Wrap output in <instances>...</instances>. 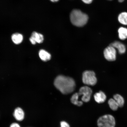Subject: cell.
Returning <instances> with one entry per match:
<instances>
[{"instance_id":"obj_11","label":"cell","mask_w":127,"mask_h":127,"mask_svg":"<svg viewBox=\"0 0 127 127\" xmlns=\"http://www.w3.org/2000/svg\"><path fill=\"white\" fill-rule=\"evenodd\" d=\"M39 55L40 59L44 61H47L51 58V55L48 52L44 50L39 51Z\"/></svg>"},{"instance_id":"obj_18","label":"cell","mask_w":127,"mask_h":127,"mask_svg":"<svg viewBox=\"0 0 127 127\" xmlns=\"http://www.w3.org/2000/svg\"><path fill=\"white\" fill-rule=\"evenodd\" d=\"M60 127H70L69 124L64 121L60 122Z\"/></svg>"},{"instance_id":"obj_19","label":"cell","mask_w":127,"mask_h":127,"mask_svg":"<svg viewBox=\"0 0 127 127\" xmlns=\"http://www.w3.org/2000/svg\"><path fill=\"white\" fill-rule=\"evenodd\" d=\"M9 127H21V126L19 124L15 123H12Z\"/></svg>"},{"instance_id":"obj_17","label":"cell","mask_w":127,"mask_h":127,"mask_svg":"<svg viewBox=\"0 0 127 127\" xmlns=\"http://www.w3.org/2000/svg\"><path fill=\"white\" fill-rule=\"evenodd\" d=\"M108 104L110 108L113 111H117L119 107L118 104L114 98L109 99L108 101Z\"/></svg>"},{"instance_id":"obj_15","label":"cell","mask_w":127,"mask_h":127,"mask_svg":"<svg viewBox=\"0 0 127 127\" xmlns=\"http://www.w3.org/2000/svg\"><path fill=\"white\" fill-rule=\"evenodd\" d=\"M119 36L120 39L125 40L127 38V29L124 27L119 28L118 30Z\"/></svg>"},{"instance_id":"obj_20","label":"cell","mask_w":127,"mask_h":127,"mask_svg":"<svg viewBox=\"0 0 127 127\" xmlns=\"http://www.w3.org/2000/svg\"><path fill=\"white\" fill-rule=\"evenodd\" d=\"M82 1L86 4H90L92 2L93 0H82Z\"/></svg>"},{"instance_id":"obj_16","label":"cell","mask_w":127,"mask_h":127,"mask_svg":"<svg viewBox=\"0 0 127 127\" xmlns=\"http://www.w3.org/2000/svg\"><path fill=\"white\" fill-rule=\"evenodd\" d=\"M118 20L120 23L125 25H127V12H123L118 16Z\"/></svg>"},{"instance_id":"obj_6","label":"cell","mask_w":127,"mask_h":127,"mask_svg":"<svg viewBox=\"0 0 127 127\" xmlns=\"http://www.w3.org/2000/svg\"><path fill=\"white\" fill-rule=\"evenodd\" d=\"M104 55L105 58L108 61H114L116 59V50L111 46L109 45L104 49Z\"/></svg>"},{"instance_id":"obj_12","label":"cell","mask_w":127,"mask_h":127,"mask_svg":"<svg viewBox=\"0 0 127 127\" xmlns=\"http://www.w3.org/2000/svg\"><path fill=\"white\" fill-rule=\"evenodd\" d=\"M79 96L78 93H74L71 98V101L73 104L79 107L82 106L83 104V101L79 100Z\"/></svg>"},{"instance_id":"obj_10","label":"cell","mask_w":127,"mask_h":127,"mask_svg":"<svg viewBox=\"0 0 127 127\" xmlns=\"http://www.w3.org/2000/svg\"><path fill=\"white\" fill-rule=\"evenodd\" d=\"M94 97L95 101L99 104L104 102L107 99V96L105 94L101 91L95 93Z\"/></svg>"},{"instance_id":"obj_7","label":"cell","mask_w":127,"mask_h":127,"mask_svg":"<svg viewBox=\"0 0 127 127\" xmlns=\"http://www.w3.org/2000/svg\"><path fill=\"white\" fill-rule=\"evenodd\" d=\"M44 39V36L43 35L35 32H33L30 38V42L33 44H35L36 43H42L43 42Z\"/></svg>"},{"instance_id":"obj_4","label":"cell","mask_w":127,"mask_h":127,"mask_svg":"<svg viewBox=\"0 0 127 127\" xmlns=\"http://www.w3.org/2000/svg\"><path fill=\"white\" fill-rule=\"evenodd\" d=\"M82 80L85 85L92 86L96 85L97 82L95 73L91 71H84L82 74Z\"/></svg>"},{"instance_id":"obj_13","label":"cell","mask_w":127,"mask_h":127,"mask_svg":"<svg viewBox=\"0 0 127 127\" xmlns=\"http://www.w3.org/2000/svg\"><path fill=\"white\" fill-rule=\"evenodd\" d=\"M12 40L15 44H19L22 42L23 40V36L21 34L16 33L12 35Z\"/></svg>"},{"instance_id":"obj_22","label":"cell","mask_w":127,"mask_h":127,"mask_svg":"<svg viewBox=\"0 0 127 127\" xmlns=\"http://www.w3.org/2000/svg\"><path fill=\"white\" fill-rule=\"evenodd\" d=\"M125 0H118L119 2H122L124 1Z\"/></svg>"},{"instance_id":"obj_2","label":"cell","mask_w":127,"mask_h":127,"mask_svg":"<svg viewBox=\"0 0 127 127\" xmlns=\"http://www.w3.org/2000/svg\"><path fill=\"white\" fill-rule=\"evenodd\" d=\"M71 21L72 24L76 26L82 27L88 21V17L86 14L78 9H74L71 12L70 15Z\"/></svg>"},{"instance_id":"obj_14","label":"cell","mask_w":127,"mask_h":127,"mask_svg":"<svg viewBox=\"0 0 127 127\" xmlns=\"http://www.w3.org/2000/svg\"><path fill=\"white\" fill-rule=\"evenodd\" d=\"M113 98L118 104L119 107H123L125 101L123 96L120 94H116L114 95Z\"/></svg>"},{"instance_id":"obj_3","label":"cell","mask_w":127,"mask_h":127,"mask_svg":"<svg viewBox=\"0 0 127 127\" xmlns=\"http://www.w3.org/2000/svg\"><path fill=\"white\" fill-rule=\"evenodd\" d=\"M98 127H115L116 121L113 116L107 114L99 117L97 121Z\"/></svg>"},{"instance_id":"obj_5","label":"cell","mask_w":127,"mask_h":127,"mask_svg":"<svg viewBox=\"0 0 127 127\" xmlns=\"http://www.w3.org/2000/svg\"><path fill=\"white\" fill-rule=\"evenodd\" d=\"M92 93V90L91 88L87 86L81 87L78 93L79 96H82V101L85 102L90 101Z\"/></svg>"},{"instance_id":"obj_21","label":"cell","mask_w":127,"mask_h":127,"mask_svg":"<svg viewBox=\"0 0 127 127\" xmlns=\"http://www.w3.org/2000/svg\"><path fill=\"white\" fill-rule=\"evenodd\" d=\"M50 0L52 1V2H57V1H58L59 0Z\"/></svg>"},{"instance_id":"obj_1","label":"cell","mask_w":127,"mask_h":127,"mask_svg":"<svg viewBox=\"0 0 127 127\" xmlns=\"http://www.w3.org/2000/svg\"><path fill=\"white\" fill-rule=\"evenodd\" d=\"M55 86L63 94L72 93L75 88V83L73 79L69 77L60 75L55 79Z\"/></svg>"},{"instance_id":"obj_8","label":"cell","mask_w":127,"mask_h":127,"mask_svg":"<svg viewBox=\"0 0 127 127\" xmlns=\"http://www.w3.org/2000/svg\"><path fill=\"white\" fill-rule=\"evenodd\" d=\"M13 116L16 120L18 121H22L25 118L24 112L21 108L17 107L14 111Z\"/></svg>"},{"instance_id":"obj_9","label":"cell","mask_w":127,"mask_h":127,"mask_svg":"<svg viewBox=\"0 0 127 127\" xmlns=\"http://www.w3.org/2000/svg\"><path fill=\"white\" fill-rule=\"evenodd\" d=\"M109 46L117 49L119 53L120 54H124L126 52V48L125 45L119 41H115L111 43Z\"/></svg>"}]
</instances>
